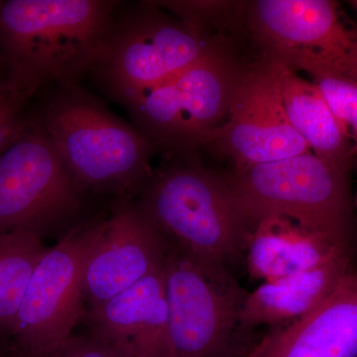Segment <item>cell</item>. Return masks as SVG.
<instances>
[{"label": "cell", "instance_id": "cell-1", "mask_svg": "<svg viewBox=\"0 0 357 357\" xmlns=\"http://www.w3.org/2000/svg\"><path fill=\"white\" fill-rule=\"evenodd\" d=\"M115 6L102 0H0V53L16 76L41 86L69 84L102 57Z\"/></svg>", "mask_w": 357, "mask_h": 357}, {"label": "cell", "instance_id": "cell-2", "mask_svg": "<svg viewBox=\"0 0 357 357\" xmlns=\"http://www.w3.org/2000/svg\"><path fill=\"white\" fill-rule=\"evenodd\" d=\"M34 121L86 194L123 198L149 181L151 141L83 91L64 89Z\"/></svg>", "mask_w": 357, "mask_h": 357}, {"label": "cell", "instance_id": "cell-3", "mask_svg": "<svg viewBox=\"0 0 357 357\" xmlns=\"http://www.w3.org/2000/svg\"><path fill=\"white\" fill-rule=\"evenodd\" d=\"M167 243L203 264L225 266L246 248L250 227L227 178L195 164L150 178L138 199Z\"/></svg>", "mask_w": 357, "mask_h": 357}, {"label": "cell", "instance_id": "cell-4", "mask_svg": "<svg viewBox=\"0 0 357 357\" xmlns=\"http://www.w3.org/2000/svg\"><path fill=\"white\" fill-rule=\"evenodd\" d=\"M349 173L310 152L234 168L225 178L250 229L262 218L283 217L347 241Z\"/></svg>", "mask_w": 357, "mask_h": 357}, {"label": "cell", "instance_id": "cell-5", "mask_svg": "<svg viewBox=\"0 0 357 357\" xmlns=\"http://www.w3.org/2000/svg\"><path fill=\"white\" fill-rule=\"evenodd\" d=\"M246 24L268 60L357 83V24L333 0H257Z\"/></svg>", "mask_w": 357, "mask_h": 357}, {"label": "cell", "instance_id": "cell-6", "mask_svg": "<svg viewBox=\"0 0 357 357\" xmlns=\"http://www.w3.org/2000/svg\"><path fill=\"white\" fill-rule=\"evenodd\" d=\"M102 218L79 222L33 272L4 357H47L73 335L84 318L83 274Z\"/></svg>", "mask_w": 357, "mask_h": 357}, {"label": "cell", "instance_id": "cell-7", "mask_svg": "<svg viewBox=\"0 0 357 357\" xmlns=\"http://www.w3.org/2000/svg\"><path fill=\"white\" fill-rule=\"evenodd\" d=\"M165 288L174 357L244 356L237 337L248 293L227 267L195 261L168 244Z\"/></svg>", "mask_w": 357, "mask_h": 357}, {"label": "cell", "instance_id": "cell-8", "mask_svg": "<svg viewBox=\"0 0 357 357\" xmlns=\"http://www.w3.org/2000/svg\"><path fill=\"white\" fill-rule=\"evenodd\" d=\"M86 196L34 117L0 154V234L43 239L79 215Z\"/></svg>", "mask_w": 357, "mask_h": 357}, {"label": "cell", "instance_id": "cell-9", "mask_svg": "<svg viewBox=\"0 0 357 357\" xmlns=\"http://www.w3.org/2000/svg\"><path fill=\"white\" fill-rule=\"evenodd\" d=\"M238 72L218 50L122 102L148 139L168 147L201 146L227 119Z\"/></svg>", "mask_w": 357, "mask_h": 357}, {"label": "cell", "instance_id": "cell-10", "mask_svg": "<svg viewBox=\"0 0 357 357\" xmlns=\"http://www.w3.org/2000/svg\"><path fill=\"white\" fill-rule=\"evenodd\" d=\"M218 50L206 32L157 10H146L114 24L95 68L123 102Z\"/></svg>", "mask_w": 357, "mask_h": 357}, {"label": "cell", "instance_id": "cell-11", "mask_svg": "<svg viewBox=\"0 0 357 357\" xmlns=\"http://www.w3.org/2000/svg\"><path fill=\"white\" fill-rule=\"evenodd\" d=\"M201 145L227 155L234 168L312 152L289 121L268 60L261 67L239 70L227 119Z\"/></svg>", "mask_w": 357, "mask_h": 357}, {"label": "cell", "instance_id": "cell-12", "mask_svg": "<svg viewBox=\"0 0 357 357\" xmlns=\"http://www.w3.org/2000/svg\"><path fill=\"white\" fill-rule=\"evenodd\" d=\"M166 239L139 202L119 198L102 218L83 274L88 307L98 306L132 287L165 264Z\"/></svg>", "mask_w": 357, "mask_h": 357}, {"label": "cell", "instance_id": "cell-13", "mask_svg": "<svg viewBox=\"0 0 357 357\" xmlns=\"http://www.w3.org/2000/svg\"><path fill=\"white\" fill-rule=\"evenodd\" d=\"M89 337L121 357H174L165 264L132 287L86 310Z\"/></svg>", "mask_w": 357, "mask_h": 357}, {"label": "cell", "instance_id": "cell-14", "mask_svg": "<svg viewBox=\"0 0 357 357\" xmlns=\"http://www.w3.org/2000/svg\"><path fill=\"white\" fill-rule=\"evenodd\" d=\"M243 357H357V271L316 310L275 326Z\"/></svg>", "mask_w": 357, "mask_h": 357}, {"label": "cell", "instance_id": "cell-15", "mask_svg": "<svg viewBox=\"0 0 357 357\" xmlns=\"http://www.w3.org/2000/svg\"><path fill=\"white\" fill-rule=\"evenodd\" d=\"M246 248L249 273L263 282L314 269L349 251L347 241L316 234L283 217L255 222Z\"/></svg>", "mask_w": 357, "mask_h": 357}, {"label": "cell", "instance_id": "cell-16", "mask_svg": "<svg viewBox=\"0 0 357 357\" xmlns=\"http://www.w3.org/2000/svg\"><path fill=\"white\" fill-rule=\"evenodd\" d=\"M351 263L347 251L314 269L263 282L244 298L241 332L259 326H280L307 316L330 297L352 269Z\"/></svg>", "mask_w": 357, "mask_h": 357}, {"label": "cell", "instance_id": "cell-17", "mask_svg": "<svg viewBox=\"0 0 357 357\" xmlns=\"http://www.w3.org/2000/svg\"><path fill=\"white\" fill-rule=\"evenodd\" d=\"M270 61V60H268ZM289 121L312 153L349 172L356 157L349 135L316 84L272 62Z\"/></svg>", "mask_w": 357, "mask_h": 357}, {"label": "cell", "instance_id": "cell-18", "mask_svg": "<svg viewBox=\"0 0 357 357\" xmlns=\"http://www.w3.org/2000/svg\"><path fill=\"white\" fill-rule=\"evenodd\" d=\"M46 248L27 231L0 234V354L13 335L21 303Z\"/></svg>", "mask_w": 357, "mask_h": 357}, {"label": "cell", "instance_id": "cell-19", "mask_svg": "<svg viewBox=\"0 0 357 357\" xmlns=\"http://www.w3.org/2000/svg\"><path fill=\"white\" fill-rule=\"evenodd\" d=\"M40 86L13 73L0 83V154L29 126L28 105Z\"/></svg>", "mask_w": 357, "mask_h": 357}, {"label": "cell", "instance_id": "cell-20", "mask_svg": "<svg viewBox=\"0 0 357 357\" xmlns=\"http://www.w3.org/2000/svg\"><path fill=\"white\" fill-rule=\"evenodd\" d=\"M333 114L342 124L352 144V154L357 157V83L331 76L316 74L311 76Z\"/></svg>", "mask_w": 357, "mask_h": 357}, {"label": "cell", "instance_id": "cell-21", "mask_svg": "<svg viewBox=\"0 0 357 357\" xmlns=\"http://www.w3.org/2000/svg\"><path fill=\"white\" fill-rule=\"evenodd\" d=\"M47 357H121L105 345L86 335H70Z\"/></svg>", "mask_w": 357, "mask_h": 357}, {"label": "cell", "instance_id": "cell-22", "mask_svg": "<svg viewBox=\"0 0 357 357\" xmlns=\"http://www.w3.org/2000/svg\"><path fill=\"white\" fill-rule=\"evenodd\" d=\"M11 75L10 66L7 62L6 58L0 53V83Z\"/></svg>", "mask_w": 357, "mask_h": 357}, {"label": "cell", "instance_id": "cell-23", "mask_svg": "<svg viewBox=\"0 0 357 357\" xmlns=\"http://www.w3.org/2000/svg\"><path fill=\"white\" fill-rule=\"evenodd\" d=\"M349 3L357 14V0H352V1H349Z\"/></svg>", "mask_w": 357, "mask_h": 357}, {"label": "cell", "instance_id": "cell-24", "mask_svg": "<svg viewBox=\"0 0 357 357\" xmlns=\"http://www.w3.org/2000/svg\"><path fill=\"white\" fill-rule=\"evenodd\" d=\"M0 357H3V356H2L1 354H0Z\"/></svg>", "mask_w": 357, "mask_h": 357}, {"label": "cell", "instance_id": "cell-25", "mask_svg": "<svg viewBox=\"0 0 357 357\" xmlns=\"http://www.w3.org/2000/svg\"><path fill=\"white\" fill-rule=\"evenodd\" d=\"M356 204H357V199H356Z\"/></svg>", "mask_w": 357, "mask_h": 357}]
</instances>
